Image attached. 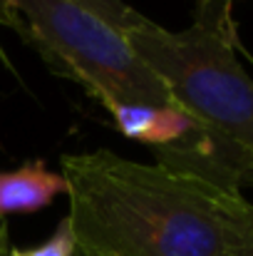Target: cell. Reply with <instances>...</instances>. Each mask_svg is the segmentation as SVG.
<instances>
[{"instance_id": "8992f818", "label": "cell", "mask_w": 253, "mask_h": 256, "mask_svg": "<svg viewBox=\"0 0 253 256\" xmlns=\"http://www.w3.org/2000/svg\"><path fill=\"white\" fill-rule=\"evenodd\" d=\"M75 252H77V244H75L70 222L65 216L47 242H42L40 246H30V249H12L7 256H75Z\"/></svg>"}, {"instance_id": "7a4b0ae2", "label": "cell", "mask_w": 253, "mask_h": 256, "mask_svg": "<svg viewBox=\"0 0 253 256\" xmlns=\"http://www.w3.org/2000/svg\"><path fill=\"white\" fill-rule=\"evenodd\" d=\"M231 0H199L186 30L152 20L124 38L194 120L253 157V80L236 55Z\"/></svg>"}, {"instance_id": "277c9868", "label": "cell", "mask_w": 253, "mask_h": 256, "mask_svg": "<svg viewBox=\"0 0 253 256\" xmlns=\"http://www.w3.org/2000/svg\"><path fill=\"white\" fill-rule=\"evenodd\" d=\"M62 194L67 196L65 176L50 172L42 160L25 162L12 172H0V216L42 212Z\"/></svg>"}, {"instance_id": "6da1fadb", "label": "cell", "mask_w": 253, "mask_h": 256, "mask_svg": "<svg viewBox=\"0 0 253 256\" xmlns=\"http://www.w3.org/2000/svg\"><path fill=\"white\" fill-rule=\"evenodd\" d=\"M82 256H226L249 199L199 174L112 150L62 154Z\"/></svg>"}, {"instance_id": "52a82bcc", "label": "cell", "mask_w": 253, "mask_h": 256, "mask_svg": "<svg viewBox=\"0 0 253 256\" xmlns=\"http://www.w3.org/2000/svg\"><path fill=\"white\" fill-rule=\"evenodd\" d=\"M0 30H10V32H15L20 40H25V42H27L25 22H22V18L17 15V10H15L12 0H0ZM0 62H2V68H5V70H10V72L17 78V70L12 68V60H10V55L5 52L2 42H0Z\"/></svg>"}, {"instance_id": "5b68a950", "label": "cell", "mask_w": 253, "mask_h": 256, "mask_svg": "<svg viewBox=\"0 0 253 256\" xmlns=\"http://www.w3.org/2000/svg\"><path fill=\"white\" fill-rule=\"evenodd\" d=\"M72 2L87 8L89 12H94L97 18H102L107 25H112L122 35H127L129 30H134L139 22L147 20L142 12H137L134 8H129L124 0H72Z\"/></svg>"}, {"instance_id": "3957f363", "label": "cell", "mask_w": 253, "mask_h": 256, "mask_svg": "<svg viewBox=\"0 0 253 256\" xmlns=\"http://www.w3.org/2000/svg\"><path fill=\"white\" fill-rule=\"evenodd\" d=\"M32 45L50 70L82 85L104 110L112 104L176 107L164 80L127 38L72 0H12Z\"/></svg>"}, {"instance_id": "ba28073f", "label": "cell", "mask_w": 253, "mask_h": 256, "mask_svg": "<svg viewBox=\"0 0 253 256\" xmlns=\"http://www.w3.org/2000/svg\"><path fill=\"white\" fill-rule=\"evenodd\" d=\"M226 256H253V204L251 202L241 212V219H239L234 242H231Z\"/></svg>"}, {"instance_id": "9c48e42d", "label": "cell", "mask_w": 253, "mask_h": 256, "mask_svg": "<svg viewBox=\"0 0 253 256\" xmlns=\"http://www.w3.org/2000/svg\"><path fill=\"white\" fill-rule=\"evenodd\" d=\"M5 234H7V229H5V224H0V244L5 242Z\"/></svg>"}]
</instances>
